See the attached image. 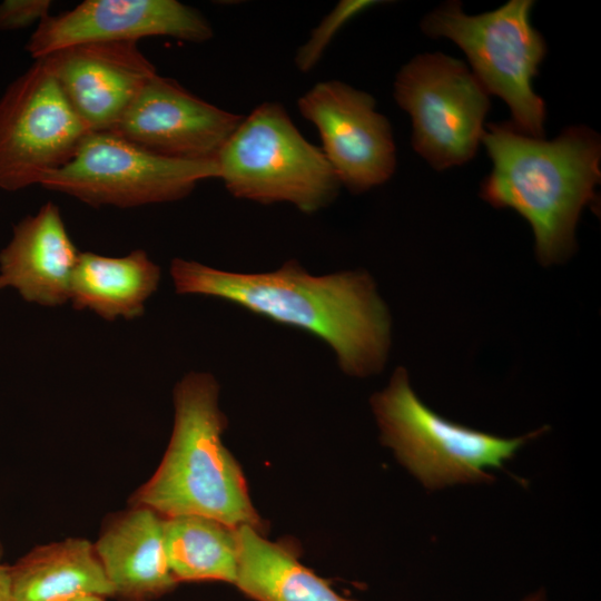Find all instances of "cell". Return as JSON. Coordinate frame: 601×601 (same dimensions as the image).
Listing matches in <instances>:
<instances>
[{
  "instance_id": "1",
  "label": "cell",
  "mask_w": 601,
  "mask_h": 601,
  "mask_svg": "<svg viewBox=\"0 0 601 601\" xmlns=\"http://www.w3.org/2000/svg\"><path fill=\"white\" fill-rule=\"evenodd\" d=\"M170 275L178 294L220 298L321 338L347 375L367 377L386 364L392 318L364 270L315 276L290 259L274 272L235 273L175 258Z\"/></svg>"
},
{
  "instance_id": "2",
  "label": "cell",
  "mask_w": 601,
  "mask_h": 601,
  "mask_svg": "<svg viewBox=\"0 0 601 601\" xmlns=\"http://www.w3.org/2000/svg\"><path fill=\"white\" fill-rule=\"evenodd\" d=\"M481 142L493 169L480 197L494 208H511L529 221L543 266L562 264L577 249L582 209L595 199L601 178V140L584 126L564 129L553 140L533 138L511 122L489 124Z\"/></svg>"
},
{
  "instance_id": "3",
  "label": "cell",
  "mask_w": 601,
  "mask_h": 601,
  "mask_svg": "<svg viewBox=\"0 0 601 601\" xmlns=\"http://www.w3.org/2000/svg\"><path fill=\"white\" fill-rule=\"evenodd\" d=\"M219 385L190 372L174 388V427L165 455L129 500L164 518L201 515L228 526L263 533L243 472L221 441L227 420L218 405Z\"/></svg>"
},
{
  "instance_id": "4",
  "label": "cell",
  "mask_w": 601,
  "mask_h": 601,
  "mask_svg": "<svg viewBox=\"0 0 601 601\" xmlns=\"http://www.w3.org/2000/svg\"><path fill=\"white\" fill-rule=\"evenodd\" d=\"M371 406L382 444L427 491L492 483L491 470L502 469L549 428L502 437L449 421L416 395L403 366L371 397Z\"/></svg>"
},
{
  "instance_id": "5",
  "label": "cell",
  "mask_w": 601,
  "mask_h": 601,
  "mask_svg": "<svg viewBox=\"0 0 601 601\" xmlns=\"http://www.w3.org/2000/svg\"><path fill=\"white\" fill-rule=\"evenodd\" d=\"M215 159L218 178L239 199L288 203L312 214L333 201L341 187L322 149L305 139L278 102H263L243 118Z\"/></svg>"
},
{
  "instance_id": "6",
  "label": "cell",
  "mask_w": 601,
  "mask_h": 601,
  "mask_svg": "<svg viewBox=\"0 0 601 601\" xmlns=\"http://www.w3.org/2000/svg\"><path fill=\"white\" fill-rule=\"evenodd\" d=\"M531 0H511L481 14L463 12L449 1L424 17L421 28L432 38L445 37L466 55L485 90L509 106L511 125L533 138H544L545 104L533 88L546 46L533 28Z\"/></svg>"
},
{
  "instance_id": "7",
  "label": "cell",
  "mask_w": 601,
  "mask_h": 601,
  "mask_svg": "<svg viewBox=\"0 0 601 601\" xmlns=\"http://www.w3.org/2000/svg\"><path fill=\"white\" fill-rule=\"evenodd\" d=\"M218 176L216 159L168 158L112 131H90L73 156L39 185L90 206L128 208L179 200L199 181Z\"/></svg>"
},
{
  "instance_id": "8",
  "label": "cell",
  "mask_w": 601,
  "mask_h": 601,
  "mask_svg": "<svg viewBox=\"0 0 601 601\" xmlns=\"http://www.w3.org/2000/svg\"><path fill=\"white\" fill-rule=\"evenodd\" d=\"M394 98L412 119L414 150L433 168L474 157L490 100L462 61L441 52L416 56L397 73Z\"/></svg>"
},
{
  "instance_id": "9",
  "label": "cell",
  "mask_w": 601,
  "mask_h": 601,
  "mask_svg": "<svg viewBox=\"0 0 601 601\" xmlns=\"http://www.w3.org/2000/svg\"><path fill=\"white\" fill-rule=\"evenodd\" d=\"M88 132L45 60L36 59L0 98V190L39 185Z\"/></svg>"
},
{
  "instance_id": "10",
  "label": "cell",
  "mask_w": 601,
  "mask_h": 601,
  "mask_svg": "<svg viewBox=\"0 0 601 601\" xmlns=\"http://www.w3.org/2000/svg\"><path fill=\"white\" fill-rule=\"evenodd\" d=\"M375 105L370 93L338 80L317 82L297 101L341 186L354 194L384 184L396 167L391 125Z\"/></svg>"
},
{
  "instance_id": "11",
  "label": "cell",
  "mask_w": 601,
  "mask_h": 601,
  "mask_svg": "<svg viewBox=\"0 0 601 601\" xmlns=\"http://www.w3.org/2000/svg\"><path fill=\"white\" fill-rule=\"evenodd\" d=\"M146 37L204 42L213 28L198 10L176 0H86L39 22L26 51L36 60L75 45Z\"/></svg>"
},
{
  "instance_id": "12",
  "label": "cell",
  "mask_w": 601,
  "mask_h": 601,
  "mask_svg": "<svg viewBox=\"0 0 601 601\" xmlns=\"http://www.w3.org/2000/svg\"><path fill=\"white\" fill-rule=\"evenodd\" d=\"M242 119L156 73L111 131L160 156L206 160L216 158Z\"/></svg>"
},
{
  "instance_id": "13",
  "label": "cell",
  "mask_w": 601,
  "mask_h": 601,
  "mask_svg": "<svg viewBox=\"0 0 601 601\" xmlns=\"http://www.w3.org/2000/svg\"><path fill=\"white\" fill-rule=\"evenodd\" d=\"M40 59L90 131H111L157 73L138 42L130 41L86 42Z\"/></svg>"
},
{
  "instance_id": "14",
  "label": "cell",
  "mask_w": 601,
  "mask_h": 601,
  "mask_svg": "<svg viewBox=\"0 0 601 601\" xmlns=\"http://www.w3.org/2000/svg\"><path fill=\"white\" fill-rule=\"evenodd\" d=\"M79 256L58 206L48 201L13 227L0 252V289L13 287L30 303L61 305L70 300Z\"/></svg>"
},
{
  "instance_id": "15",
  "label": "cell",
  "mask_w": 601,
  "mask_h": 601,
  "mask_svg": "<svg viewBox=\"0 0 601 601\" xmlns=\"http://www.w3.org/2000/svg\"><path fill=\"white\" fill-rule=\"evenodd\" d=\"M162 524L164 516L152 509L130 504L105 521L93 548L117 601H155L178 584Z\"/></svg>"
},
{
  "instance_id": "16",
  "label": "cell",
  "mask_w": 601,
  "mask_h": 601,
  "mask_svg": "<svg viewBox=\"0 0 601 601\" xmlns=\"http://www.w3.org/2000/svg\"><path fill=\"white\" fill-rule=\"evenodd\" d=\"M13 601H72L112 598L93 543L81 538L38 545L10 566Z\"/></svg>"
},
{
  "instance_id": "17",
  "label": "cell",
  "mask_w": 601,
  "mask_h": 601,
  "mask_svg": "<svg viewBox=\"0 0 601 601\" xmlns=\"http://www.w3.org/2000/svg\"><path fill=\"white\" fill-rule=\"evenodd\" d=\"M159 280V266L141 249L124 257L80 253L70 300L73 308L89 309L108 321L132 319L144 314Z\"/></svg>"
},
{
  "instance_id": "18",
  "label": "cell",
  "mask_w": 601,
  "mask_h": 601,
  "mask_svg": "<svg viewBox=\"0 0 601 601\" xmlns=\"http://www.w3.org/2000/svg\"><path fill=\"white\" fill-rule=\"evenodd\" d=\"M235 585L256 601H355L336 593L304 566L287 542H270L250 526L237 528Z\"/></svg>"
},
{
  "instance_id": "19",
  "label": "cell",
  "mask_w": 601,
  "mask_h": 601,
  "mask_svg": "<svg viewBox=\"0 0 601 601\" xmlns=\"http://www.w3.org/2000/svg\"><path fill=\"white\" fill-rule=\"evenodd\" d=\"M169 569L181 581H223L235 584L238 566L237 529L201 515L164 518Z\"/></svg>"
},
{
  "instance_id": "20",
  "label": "cell",
  "mask_w": 601,
  "mask_h": 601,
  "mask_svg": "<svg viewBox=\"0 0 601 601\" xmlns=\"http://www.w3.org/2000/svg\"><path fill=\"white\" fill-rule=\"evenodd\" d=\"M375 3H380V1H339L312 31L308 40L298 49L295 57L297 68L303 72L312 70L319 61L322 55L338 30L356 14L374 6Z\"/></svg>"
},
{
  "instance_id": "21",
  "label": "cell",
  "mask_w": 601,
  "mask_h": 601,
  "mask_svg": "<svg viewBox=\"0 0 601 601\" xmlns=\"http://www.w3.org/2000/svg\"><path fill=\"white\" fill-rule=\"evenodd\" d=\"M50 0H4L0 2V31H14L39 23L50 16Z\"/></svg>"
},
{
  "instance_id": "22",
  "label": "cell",
  "mask_w": 601,
  "mask_h": 601,
  "mask_svg": "<svg viewBox=\"0 0 601 601\" xmlns=\"http://www.w3.org/2000/svg\"><path fill=\"white\" fill-rule=\"evenodd\" d=\"M0 601H13L11 592L10 566L0 563Z\"/></svg>"
},
{
  "instance_id": "23",
  "label": "cell",
  "mask_w": 601,
  "mask_h": 601,
  "mask_svg": "<svg viewBox=\"0 0 601 601\" xmlns=\"http://www.w3.org/2000/svg\"><path fill=\"white\" fill-rule=\"evenodd\" d=\"M520 601H548L546 591L543 588H539L524 595Z\"/></svg>"
},
{
  "instance_id": "24",
  "label": "cell",
  "mask_w": 601,
  "mask_h": 601,
  "mask_svg": "<svg viewBox=\"0 0 601 601\" xmlns=\"http://www.w3.org/2000/svg\"><path fill=\"white\" fill-rule=\"evenodd\" d=\"M72 601H107V599L102 597H97V595H88V597L75 599Z\"/></svg>"
},
{
  "instance_id": "25",
  "label": "cell",
  "mask_w": 601,
  "mask_h": 601,
  "mask_svg": "<svg viewBox=\"0 0 601 601\" xmlns=\"http://www.w3.org/2000/svg\"><path fill=\"white\" fill-rule=\"evenodd\" d=\"M2 555H3V549H2V545L0 543V559L2 558Z\"/></svg>"
}]
</instances>
